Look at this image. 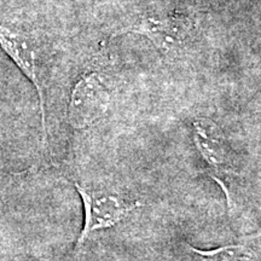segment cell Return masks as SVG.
<instances>
[{
  "label": "cell",
  "instance_id": "1",
  "mask_svg": "<svg viewBox=\"0 0 261 261\" xmlns=\"http://www.w3.org/2000/svg\"><path fill=\"white\" fill-rule=\"evenodd\" d=\"M85 210V224L74 249V261H79L83 248L97 231L112 228L120 224L130 212L139 208L140 202H128L114 192L92 190L75 182Z\"/></svg>",
  "mask_w": 261,
  "mask_h": 261
},
{
  "label": "cell",
  "instance_id": "2",
  "mask_svg": "<svg viewBox=\"0 0 261 261\" xmlns=\"http://www.w3.org/2000/svg\"><path fill=\"white\" fill-rule=\"evenodd\" d=\"M192 126L196 148L210 167V175L223 189L231 208L230 182L236 177V166L226 137L217 123L205 117L195 120Z\"/></svg>",
  "mask_w": 261,
  "mask_h": 261
},
{
  "label": "cell",
  "instance_id": "3",
  "mask_svg": "<svg viewBox=\"0 0 261 261\" xmlns=\"http://www.w3.org/2000/svg\"><path fill=\"white\" fill-rule=\"evenodd\" d=\"M0 47L17 65L38 92L40 103L42 143L47 144L45 92L41 81L40 46L32 33L9 24H0Z\"/></svg>",
  "mask_w": 261,
  "mask_h": 261
},
{
  "label": "cell",
  "instance_id": "4",
  "mask_svg": "<svg viewBox=\"0 0 261 261\" xmlns=\"http://www.w3.org/2000/svg\"><path fill=\"white\" fill-rule=\"evenodd\" d=\"M110 92L98 73L84 75L75 85L68 108V120L74 128L83 129L100 119L109 108Z\"/></svg>",
  "mask_w": 261,
  "mask_h": 261
},
{
  "label": "cell",
  "instance_id": "5",
  "mask_svg": "<svg viewBox=\"0 0 261 261\" xmlns=\"http://www.w3.org/2000/svg\"><path fill=\"white\" fill-rule=\"evenodd\" d=\"M188 23L177 16L168 17H143L138 23L127 32L144 35L150 39L160 50L171 52L180 46L188 35Z\"/></svg>",
  "mask_w": 261,
  "mask_h": 261
},
{
  "label": "cell",
  "instance_id": "6",
  "mask_svg": "<svg viewBox=\"0 0 261 261\" xmlns=\"http://www.w3.org/2000/svg\"><path fill=\"white\" fill-rule=\"evenodd\" d=\"M201 261H260L259 253L247 244H227L215 249L202 250L188 246Z\"/></svg>",
  "mask_w": 261,
  "mask_h": 261
}]
</instances>
